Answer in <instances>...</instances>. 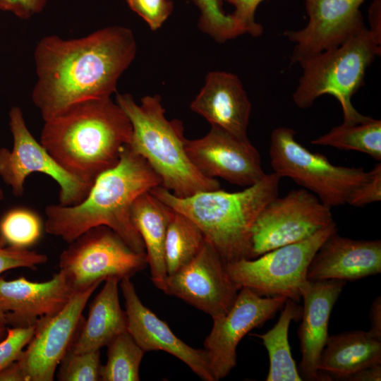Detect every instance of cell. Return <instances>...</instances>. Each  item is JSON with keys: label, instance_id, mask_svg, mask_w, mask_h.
I'll list each match as a JSON object with an SVG mask.
<instances>
[{"label": "cell", "instance_id": "6da1fadb", "mask_svg": "<svg viewBox=\"0 0 381 381\" xmlns=\"http://www.w3.org/2000/svg\"><path fill=\"white\" fill-rule=\"evenodd\" d=\"M128 28L113 25L78 38L42 37L34 51L32 100L44 121L80 102L110 97L136 55Z\"/></svg>", "mask_w": 381, "mask_h": 381}, {"label": "cell", "instance_id": "7a4b0ae2", "mask_svg": "<svg viewBox=\"0 0 381 381\" xmlns=\"http://www.w3.org/2000/svg\"><path fill=\"white\" fill-rule=\"evenodd\" d=\"M161 183L147 162L126 145L119 163L96 179L80 202L46 207L44 230L70 243L91 228L106 226L133 250L144 253L145 245L132 223L131 210L140 195Z\"/></svg>", "mask_w": 381, "mask_h": 381}, {"label": "cell", "instance_id": "3957f363", "mask_svg": "<svg viewBox=\"0 0 381 381\" xmlns=\"http://www.w3.org/2000/svg\"><path fill=\"white\" fill-rule=\"evenodd\" d=\"M131 134L127 115L107 97L80 102L44 121L40 143L65 171L93 184L119 163Z\"/></svg>", "mask_w": 381, "mask_h": 381}, {"label": "cell", "instance_id": "277c9868", "mask_svg": "<svg viewBox=\"0 0 381 381\" xmlns=\"http://www.w3.org/2000/svg\"><path fill=\"white\" fill-rule=\"evenodd\" d=\"M280 179L272 172L241 191L218 189L186 198L177 197L160 186L150 192L193 220L226 264L251 259L252 226L263 207L278 196Z\"/></svg>", "mask_w": 381, "mask_h": 381}, {"label": "cell", "instance_id": "5b68a950", "mask_svg": "<svg viewBox=\"0 0 381 381\" xmlns=\"http://www.w3.org/2000/svg\"><path fill=\"white\" fill-rule=\"evenodd\" d=\"M116 102L132 126L129 147L160 177V186L180 198L220 189L217 180L202 175L190 162L185 148L183 123L166 118L158 95L145 96L138 104L131 95L117 92Z\"/></svg>", "mask_w": 381, "mask_h": 381}, {"label": "cell", "instance_id": "8992f818", "mask_svg": "<svg viewBox=\"0 0 381 381\" xmlns=\"http://www.w3.org/2000/svg\"><path fill=\"white\" fill-rule=\"evenodd\" d=\"M380 54V44L365 28L342 44L301 61L303 74L293 93L294 103L306 109L319 97L330 95L339 102L344 123L365 120L368 116L357 111L351 97L363 85L368 67Z\"/></svg>", "mask_w": 381, "mask_h": 381}, {"label": "cell", "instance_id": "52a82bcc", "mask_svg": "<svg viewBox=\"0 0 381 381\" xmlns=\"http://www.w3.org/2000/svg\"><path fill=\"white\" fill-rule=\"evenodd\" d=\"M295 135L289 127L272 131L269 153L273 173L291 179L330 208L346 204L352 191L368 179V171L361 167L334 165L325 155L303 147Z\"/></svg>", "mask_w": 381, "mask_h": 381}, {"label": "cell", "instance_id": "ba28073f", "mask_svg": "<svg viewBox=\"0 0 381 381\" xmlns=\"http://www.w3.org/2000/svg\"><path fill=\"white\" fill-rule=\"evenodd\" d=\"M338 231L335 222L302 241L284 246L253 259L225 264L226 270L241 288L263 296H283L298 302L307 280L309 264L322 243Z\"/></svg>", "mask_w": 381, "mask_h": 381}, {"label": "cell", "instance_id": "9c48e42d", "mask_svg": "<svg viewBox=\"0 0 381 381\" xmlns=\"http://www.w3.org/2000/svg\"><path fill=\"white\" fill-rule=\"evenodd\" d=\"M147 265L137 253L106 226L91 228L68 243L60 256L59 272L73 291L100 284L109 277L131 278Z\"/></svg>", "mask_w": 381, "mask_h": 381}, {"label": "cell", "instance_id": "30bf717a", "mask_svg": "<svg viewBox=\"0 0 381 381\" xmlns=\"http://www.w3.org/2000/svg\"><path fill=\"white\" fill-rule=\"evenodd\" d=\"M334 221L331 208L305 188L271 200L250 231L251 259L308 238Z\"/></svg>", "mask_w": 381, "mask_h": 381}, {"label": "cell", "instance_id": "8fae6325", "mask_svg": "<svg viewBox=\"0 0 381 381\" xmlns=\"http://www.w3.org/2000/svg\"><path fill=\"white\" fill-rule=\"evenodd\" d=\"M13 138L11 150L0 148V178L9 186L16 197L24 193V183L32 173L50 176L59 186V204L71 206L80 202L93 184L65 171L37 142L29 131L21 109L13 106L8 113Z\"/></svg>", "mask_w": 381, "mask_h": 381}, {"label": "cell", "instance_id": "7c38bea8", "mask_svg": "<svg viewBox=\"0 0 381 381\" xmlns=\"http://www.w3.org/2000/svg\"><path fill=\"white\" fill-rule=\"evenodd\" d=\"M99 285L75 291L60 311L37 321L31 339L16 360L27 381L54 380L83 320V310Z\"/></svg>", "mask_w": 381, "mask_h": 381}, {"label": "cell", "instance_id": "4fadbf2b", "mask_svg": "<svg viewBox=\"0 0 381 381\" xmlns=\"http://www.w3.org/2000/svg\"><path fill=\"white\" fill-rule=\"evenodd\" d=\"M286 299L260 296L242 287L228 313L212 318V327L204 346L214 381L224 378L236 365V348L243 337L272 319Z\"/></svg>", "mask_w": 381, "mask_h": 381}, {"label": "cell", "instance_id": "5bb4252c", "mask_svg": "<svg viewBox=\"0 0 381 381\" xmlns=\"http://www.w3.org/2000/svg\"><path fill=\"white\" fill-rule=\"evenodd\" d=\"M241 289L229 277L218 252L205 239L190 262L167 275L164 292L214 318L228 313Z\"/></svg>", "mask_w": 381, "mask_h": 381}, {"label": "cell", "instance_id": "9a60e30c", "mask_svg": "<svg viewBox=\"0 0 381 381\" xmlns=\"http://www.w3.org/2000/svg\"><path fill=\"white\" fill-rule=\"evenodd\" d=\"M185 148L193 166L207 178L219 177L248 187L266 175L260 155L248 138L237 137L215 126L200 138L186 139Z\"/></svg>", "mask_w": 381, "mask_h": 381}, {"label": "cell", "instance_id": "2e32d148", "mask_svg": "<svg viewBox=\"0 0 381 381\" xmlns=\"http://www.w3.org/2000/svg\"><path fill=\"white\" fill-rule=\"evenodd\" d=\"M365 0H305L308 21L298 30L283 35L295 46L291 63L296 64L337 47L363 29L360 6Z\"/></svg>", "mask_w": 381, "mask_h": 381}, {"label": "cell", "instance_id": "e0dca14e", "mask_svg": "<svg viewBox=\"0 0 381 381\" xmlns=\"http://www.w3.org/2000/svg\"><path fill=\"white\" fill-rule=\"evenodd\" d=\"M119 285L125 300L127 331L143 351L169 353L202 380L214 381L206 351L194 349L177 337L164 320L142 303L131 278L122 279Z\"/></svg>", "mask_w": 381, "mask_h": 381}, {"label": "cell", "instance_id": "ac0fdd59", "mask_svg": "<svg viewBox=\"0 0 381 381\" xmlns=\"http://www.w3.org/2000/svg\"><path fill=\"white\" fill-rule=\"evenodd\" d=\"M346 281L306 280L301 289L302 321L298 330L301 352L298 374L302 380H332L320 373L318 365L328 339V324L332 308Z\"/></svg>", "mask_w": 381, "mask_h": 381}, {"label": "cell", "instance_id": "d6986e66", "mask_svg": "<svg viewBox=\"0 0 381 381\" xmlns=\"http://www.w3.org/2000/svg\"><path fill=\"white\" fill-rule=\"evenodd\" d=\"M75 291L59 271L45 282L24 277L12 280L0 277V310L12 327L35 325L44 317L60 311Z\"/></svg>", "mask_w": 381, "mask_h": 381}, {"label": "cell", "instance_id": "ffe728a7", "mask_svg": "<svg viewBox=\"0 0 381 381\" xmlns=\"http://www.w3.org/2000/svg\"><path fill=\"white\" fill-rule=\"evenodd\" d=\"M380 272V240H354L341 236L337 231L314 255L306 277L311 281H353Z\"/></svg>", "mask_w": 381, "mask_h": 381}, {"label": "cell", "instance_id": "44dd1931", "mask_svg": "<svg viewBox=\"0 0 381 381\" xmlns=\"http://www.w3.org/2000/svg\"><path fill=\"white\" fill-rule=\"evenodd\" d=\"M251 103L238 77L225 71L210 72L190 109L211 126L248 138Z\"/></svg>", "mask_w": 381, "mask_h": 381}, {"label": "cell", "instance_id": "7402d4cb", "mask_svg": "<svg viewBox=\"0 0 381 381\" xmlns=\"http://www.w3.org/2000/svg\"><path fill=\"white\" fill-rule=\"evenodd\" d=\"M90 303L86 320H83L69 350L83 353L100 350L119 334L127 331V318L119 296L120 279L109 277Z\"/></svg>", "mask_w": 381, "mask_h": 381}, {"label": "cell", "instance_id": "603a6c76", "mask_svg": "<svg viewBox=\"0 0 381 381\" xmlns=\"http://www.w3.org/2000/svg\"><path fill=\"white\" fill-rule=\"evenodd\" d=\"M174 212L173 209L150 191L140 195L131 210L132 223L145 245L152 282L163 291L168 275L164 258L165 239Z\"/></svg>", "mask_w": 381, "mask_h": 381}, {"label": "cell", "instance_id": "cb8c5ba5", "mask_svg": "<svg viewBox=\"0 0 381 381\" xmlns=\"http://www.w3.org/2000/svg\"><path fill=\"white\" fill-rule=\"evenodd\" d=\"M378 363H381V340L368 331L355 330L328 337L318 368L331 379L343 380Z\"/></svg>", "mask_w": 381, "mask_h": 381}, {"label": "cell", "instance_id": "d4e9b609", "mask_svg": "<svg viewBox=\"0 0 381 381\" xmlns=\"http://www.w3.org/2000/svg\"><path fill=\"white\" fill-rule=\"evenodd\" d=\"M297 302L286 299L279 318L274 327L259 337L266 348L270 361L266 381H301L289 343L291 322L301 318L302 307Z\"/></svg>", "mask_w": 381, "mask_h": 381}, {"label": "cell", "instance_id": "484cf974", "mask_svg": "<svg viewBox=\"0 0 381 381\" xmlns=\"http://www.w3.org/2000/svg\"><path fill=\"white\" fill-rule=\"evenodd\" d=\"M310 143L315 145L358 151L380 162L381 121L368 116L358 123L343 122Z\"/></svg>", "mask_w": 381, "mask_h": 381}, {"label": "cell", "instance_id": "4316f807", "mask_svg": "<svg viewBox=\"0 0 381 381\" xmlns=\"http://www.w3.org/2000/svg\"><path fill=\"white\" fill-rule=\"evenodd\" d=\"M205 241L200 227L187 216L174 210L169 224L164 246L167 274H171L190 262Z\"/></svg>", "mask_w": 381, "mask_h": 381}, {"label": "cell", "instance_id": "83f0119b", "mask_svg": "<svg viewBox=\"0 0 381 381\" xmlns=\"http://www.w3.org/2000/svg\"><path fill=\"white\" fill-rule=\"evenodd\" d=\"M107 361L101 370L102 381H138L145 353L128 331L116 336L107 346Z\"/></svg>", "mask_w": 381, "mask_h": 381}, {"label": "cell", "instance_id": "f1b7e54d", "mask_svg": "<svg viewBox=\"0 0 381 381\" xmlns=\"http://www.w3.org/2000/svg\"><path fill=\"white\" fill-rule=\"evenodd\" d=\"M42 231L41 218L28 208H13L0 219V236L15 248L28 249L40 240Z\"/></svg>", "mask_w": 381, "mask_h": 381}, {"label": "cell", "instance_id": "f546056e", "mask_svg": "<svg viewBox=\"0 0 381 381\" xmlns=\"http://www.w3.org/2000/svg\"><path fill=\"white\" fill-rule=\"evenodd\" d=\"M200 11L198 26L216 42L223 43L240 35L229 14L222 7V0H193Z\"/></svg>", "mask_w": 381, "mask_h": 381}, {"label": "cell", "instance_id": "4dcf8cb0", "mask_svg": "<svg viewBox=\"0 0 381 381\" xmlns=\"http://www.w3.org/2000/svg\"><path fill=\"white\" fill-rule=\"evenodd\" d=\"M59 381H99L100 350L73 353L68 350L59 365Z\"/></svg>", "mask_w": 381, "mask_h": 381}, {"label": "cell", "instance_id": "1f68e13d", "mask_svg": "<svg viewBox=\"0 0 381 381\" xmlns=\"http://www.w3.org/2000/svg\"><path fill=\"white\" fill-rule=\"evenodd\" d=\"M47 260V256L43 253L8 246L0 236V275L16 268L36 269Z\"/></svg>", "mask_w": 381, "mask_h": 381}, {"label": "cell", "instance_id": "d6a6232c", "mask_svg": "<svg viewBox=\"0 0 381 381\" xmlns=\"http://www.w3.org/2000/svg\"><path fill=\"white\" fill-rule=\"evenodd\" d=\"M34 331L35 325L7 328L5 337L0 341V370L18 359Z\"/></svg>", "mask_w": 381, "mask_h": 381}, {"label": "cell", "instance_id": "836d02e7", "mask_svg": "<svg viewBox=\"0 0 381 381\" xmlns=\"http://www.w3.org/2000/svg\"><path fill=\"white\" fill-rule=\"evenodd\" d=\"M130 8L140 16L152 30L159 29L174 9L171 0H125Z\"/></svg>", "mask_w": 381, "mask_h": 381}, {"label": "cell", "instance_id": "e575fe53", "mask_svg": "<svg viewBox=\"0 0 381 381\" xmlns=\"http://www.w3.org/2000/svg\"><path fill=\"white\" fill-rule=\"evenodd\" d=\"M234 6L229 14L240 35L248 33L253 37H259L262 27L255 22V14L258 6L264 0H225Z\"/></svg>", "mask_w": 381, "mask_h": 381}, {"label": "cell", "instance_id": "d590c367", "mask_svg": "<svg viewBox=\"0 0 381 381\" xmlns=\"http://www.w3.org/2000/svg\"><path fill=\"white\" fill-rule=\"evenodd\" d=\"M380 200L381 163L379 162L368 171V179L352 191L346 203L361 207Z\"/></svg>", "mask_w": 381, "mask_h": 381}, {"label": "cell", "instance_id": "8d00e7d4", "mask_svg": "<svg viewBox=\"0 0 381 381\" xmlns=\"http://www.w3.org/2000/svg\"><path fill=\"white\" fill-rule=\"evenodd\" d=\"M47 0H0V10L13 13L18 18L28 20L41 13Z\"/></svg>", "mask_w": 381, "mask_h": 381}, {"label": "cell", "instance_id": "74e56055", "mask_svg": "<svg viewBox=\"0 0 381 381\" xmlns=\"http://www.w3.org/2000/svg\"><path fill=\"white\" fill-rule=\"evenodd\" d=\"M370 36L381 45V0H373L368 11Z\"/></svg>", "mask_w": 381, "mask_h": 381}, {"label": "cell", "instance_id": "f35d334b", "mask_svg": "<svg viewBox=\"0 0 381 381\" xmlns=\"http://www.w3.org/2000/svg\"><path fill=\"white\" fill-rule=\"evenodd\" d=\"M342 380L347 381H380L381 363L375 364L363 368L346 377Z\"/></svg>", "mask_w": 381, "mask_h": 381}, {"label": "cell", "instance_id": "ab89813d", "mask_svg": "<svg viewBox=\"0 0 381 381\" xmlns=\"http://www.w3.org/2000/svg\"><path fill=\"white\" fill-rule=\"evenodd\" d=\"M370 320L371 327L368 331L374 337L381 340V297L375 298L370 306Z\"/></svg>", "mask_w": 381, "mask_h": 381}, {"label": "cell", "instance_id": "60d3db41", "mask_svg": "<svg viewBox=\"0 0 381 381\" xmlns=\"http://www.w3.org/2000/svg\"><path fill=\"white\" fill-rule=\"evenodd\" d=\"M0 381H27L16 361L0 370Z\"/></svg>", "mask_w": 381, "mask_h": 381}, {"label": "cell", "instance_id": "b9f144b4", "mask_svg": "<svg viewBox=\"0 0 381 381\" xmlns=\"http://www.w3.org/2000/svg\"><path fill=\"white\" fill-rule=\"evenodd\" d=\"M0 325H7L6 314L1 310H0Z\"/></svg>", "mask_w": 381, "mask_h": 381}, {"label": "cell", "instance_id": "7bdbcfd3", "mask_svg": "<svg viewBox=\"0 0 381 381\" xmlns=\"http://www.w3.org/2000/svg\"><path fill=\"white\" fill-rule=\"evenodd\" d=\"M7 332V327L6 325H0V341L3 339Z\"/></svg>", "mask_w": 381, "mask_h": 381}, {"label": "cell", "instance_id": "ee69618b", "mask_svg": "<svg viewBox=\"0 0 381 381\" xmlns=\"http://www.w3.org/2000/svg\"><path fill=\"white\" fill-rule=\"evenodd\" d=\"M4 190L0 185V201H1L4 199Z\"/></svg>", "mask_w": 381, "mask_h": 381}]
</instances>
